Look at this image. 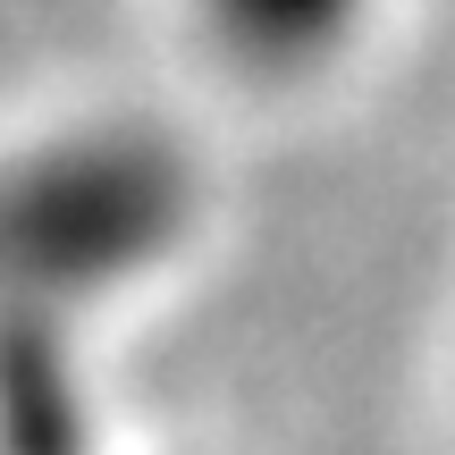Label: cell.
Here are the masks:
<instances>
[{
  "mask_svg": "<svg viewBox=\"0 0 455 455\" xmlns=\"http://www.w3.org/2000/svg\"><path fill=\"white\" fill-rule=\"evenodd\" d=\"M363 9H371V0H195L203 34H212L228 60H253V68L329 60V51L363 26Z\"/></svg>",
  "mask_w": 455,
  "mask_h": 455,
  "instance_id": "6da1fadb",
  "label": "cell"
}]
</instances>
